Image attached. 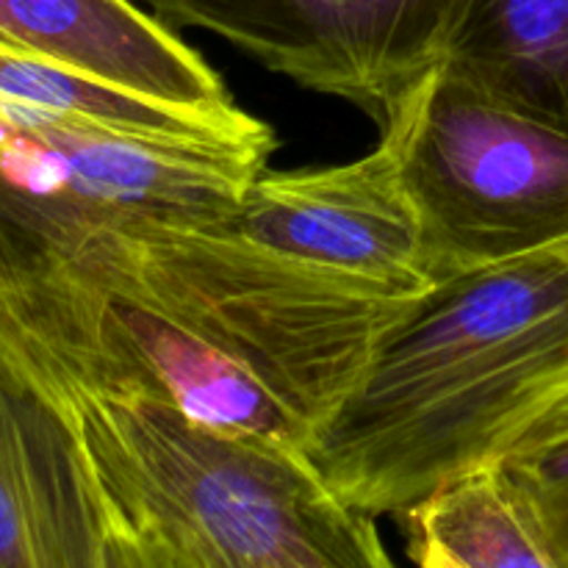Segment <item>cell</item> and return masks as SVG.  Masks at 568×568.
I'll return each mask as SVG.
<instances>
[{"mask_svg":"<svg viewBox=\"0 0 568 568\" xmlns=\"http://www.w3.org/2000/svg\"><path fill=\"white\" fill-rule=\"evenodd\" d=\"M566 364L568 236L419 297L311 458L347 505L399 516L491 460L527 399Z\"/></svg>","mask_w":568,"mask_h":568,"instance_id":"cell-2","label":"cell"},{"mask_svg":"<svg viewBox=\"0 0 568 568\" xmlns=\"http://www.w3.org/2000/svg\"><path fill=\"white\" fill-rule=\"evenodd\" d=\"M436 283L568 236V131L433 67L381 122Z\"/></svg>","mask_w":568,"mask_h":568,"instance_id":"cell-5","label":"cell"},{"mask_svg":"<svg viewBox=\"0 0 568 568\" xmlns=\"http://www.w3.org/2000/svg\"><path fill=\"white\" fill-rule=\"evenodd\" d=\"M399 519L408 560L422 568H555L530 505L497 458L447 477Z\"/></svg>","mask_w":568,"mask_h":568,"instance_id":"cell-11","label":"cell"},{"mask_svg":"<svg viewBox=\"0 0 568 568\" xmlns=\"http://www.w3.org/2000/svg\"><path fill=\"white\" fill-rule=\"evenodd\" d=\"M494 458L530 505L555 568H568V364L527 399Z\"/></svg>","mask_w":568,"mask_h":568,"instance_id":"cell-12","label":"cell"},{"mask_svg":"<svg viewBox=\"0 0 568 568\" xmlns=\"http://www.w3.org/2000/svg\"><path fill=\"white\" fill-rule=\"evenodd\" d=\"M64 408L111 530L114 568H388L377 516L305 449L222 430L142 392L72 375L0 314Z\"/></svg>","mask_w":568,"mask_h":568,"instance_id":"cell-1","label":"cell"},{"mask_svg":"<svg viewBox=\"0 0 568 568\" xmlns=\"http://www.w3.org/2000/svg\"><path fill=\"white\" fill-rule=\"evenodd\" d=\"M227 225L300 264L392 297H425L438 286L388 131L377 148L344 164L266 166L247 183Z\"/></svg>","mask_w":568,"mask_h":568,"instance_id":"cell-7","label":"cell"},{"mask_svg":"<svg viewBox=\"0 0 568 568\" xmlns=\"http://www.w3.org/2000/svg\"><path fill=\"white\" fill-rule=\"evenodd\" d=\"M59 261L136 294L236 361L314 444L419 303L300 264L227 222H125Z\"/></svg>","mask_w":568,"mask_h":568,"instance_id":"cell-3","label":"cell"},{"mask_svg":"<svg viewBox=\"0 0 568 568\" xmlns=\"http://www.w3.org/2000/svg\"><path fill=\"white\" fill-rule=\"evenodd\" d=\"M0 44L183 105H233L225 81L136 0H0Z\"/></svg>","mask_w":568,"mask_h":568,"instance_id":"cell-9","label":"cell"},{"mask_svg":"<svg viewBox=\"0 0 568 568\" xmlns=\"http://www.w3.org/2000/svg\"><path fill=\"white\" fill-rule=\"evenodd\" d=\"M442 64L491 103L568 131V0H464Z\"/></svg>","mask_w":568,"mask_h":568,"instance_id":"cell-10","label":"cell"},{"mask_svg":"<svg viewBox=\"0 0 568 568\" xmlns=\"http://www.w3.org/2000/svg\"><path fill=\"white\" fill-rule=\"evenodd\" d=\"M175 31L220 37L311 92L381 125L442 64L464 0H136Z\"/></svg>","mask_w":568,"mask_h":568,"instance_id":"cell-6","label":"cell"},{"mask_svg":"<svg viewBox=\"0 0 568 568\" xmlns=\"http://www.w3.org/2000/svg\"><path fill=\"white\" fill-rule=\"evenodd\" d=\"M275 148L131 136L0 89V264L70 258L125 222H231Z\"/></svg>","mask_w":568,"mask_h":568,"instance_id":"cell-4","label":"cell"},{"mask_svg":"<svg viewBox=\"0 0 568 568\" xmlns=\"http://www.w3.org/2000/svg\"><path fill=\"white\" fill-rule=\"evenodd\" d=\"M0 568H114L109 519L81 442L3 327Z\"/></svg>","mask_w":568,"mask_h":568,"instance_id":"cell-8","label":"cell"}]
</instances>
